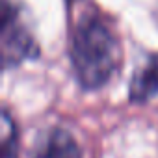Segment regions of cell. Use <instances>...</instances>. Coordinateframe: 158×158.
<instances>
[{
	"instance_id": "6da1fadb",
	"label": "cell",
	"mask_w": 158,
	"mask_h": 158,
	"mask_svg": "<svg viewBox=\"0 0 158 158\" xmlns=\"http://www.w3.org/2000/svg\"><path fill=\"white\" fill-rule=\"evenodd\" d=\"M69 54L78 84L89 91L104 88L123 65V45L114 21L97 8L86 10L71 32Z\"/></svg>"
},
{
	"instance_id": "7a4b0ae2",
	"label": "cell",
	"mask_w": 158,
	"mask_h": 158,
	"mask_svg": "<svg viewBox=\"0 0 158 158\" xmlns=\"http://www.w3.org/2000/svg\"><path fill=\"white\" fill-rule=\"evenodd\" d=\"M0 54L4 71L39 56L28 17L15 0H2L0 4Z\"/></svg>"
},
{
	"instance_id": "3957f363",
	"label": "cell",
	"mask_w": 158,
	"mask_h": 158,
	"mask_svg": "<svg viewBox=\"0 0 158 158\" xmlns=\"http://www.w3.org/2000/svg\"><path fill=\"white\" fill-rule=\"evenodd\" d=\"M34 158H82V149L69 130L54 127L43 136Z\"/></svg>"
},
{
	"instance_id": "277c9868",
	"label": "cell",
	"mask_w": 158,
	"mask_h": 158,
	"mask_svg": "<svg viewBox=\"0 0 158 158\" xmlns=\"http://www.w3.org/2000/svg\"><path fill=\"white\" fill-rule=\"evenodd\" d=\"M156 95H158V52L147 58V61L134 73L128 86L130 102L143 104L154 99Z\"/></svg>"
},
{
	"instance_id": "5b68a950",
	"label": "cell",
	"mask_w": 158,
	"mask_h": 158,
	"mask_svg": "<svg viewBox=\"0 0 158 158\" xmlns=\"http://www.w3.org/2000/svg\"><path fill=\"white\" fill-rule=\"evenodd\" d=\"M0 158H19V128L8 108L2 110V136H0Z\"/></svg>"
},
{
	"instance_id": "8992f818",
	"label": "cell",
	"mask_w": 158,
	"mask_h": 158,
	"mask_svg": "<svg viewBox=\"0 0 158 158\" xmlns=\"http://www.w3.org/2000/svg\"><path fill=\"white\" fill-rule=\"evenodd\" d=\"M65 2L71 6V4H76V2H82V0H65Z\"/></svg>"
}]
</instances>
